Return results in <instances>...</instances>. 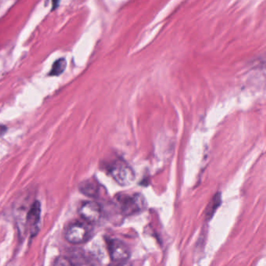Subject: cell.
<instances>
[{"mask_svg": "<svg viewBox=\"0 0 266 266\" xmlns=\"http://www.w3.org/2000/svg\"><path fill=\"white\" fill-rule=\"evenodd\" d=\"M66 67V61L63 58L57 59L52 65V70H51L49 75L59 76L64 72Z\"/></svg>", "mask_w": 266, "mask_h": 266, "instance_id": "cell-9", "label": "cell"}, {"mask_svg": "<svg viewBox=\"0 0 266 266\" xmlns=\"http://www.w3.org/2000/svg\"><path fill=\"white\" fill-rule=\"evenodd\" d=\"M5 131H6V128L5 127L0 126V136H2V134H3Z\"/></svg>", "mask_w": 266, "mask_h": 266, "instance_id": "cell-12", "label": "cell"}, {"mask_svg": "<svg viewBox=\"0 0 266 266\" xmlns=\"http://www.w3.org/2000/svg\"><path fill=\"white\" fill-rule=\"evenodd\" d=\"M109 173L120 186H128L135 180L134 170L123 161H116L111 165Z\"/></svg>", "mask_w": 266, "mask_h": 266, "instance_id": "cell-2", "label": "cell"}, {"mask_svg": "<svg viewBox=\"0 0 266 266\" xmlns=\"http://www.w3.org/2000/svg\"><path fill=\"white\" fill-rule=\"evenodd\" d=\"M120 213L125 216H133L144 211L147 207L145 197L141 194L121 195L116 198Z\"/></svg>", "mask_w": 266, "mask_h": 266, "instance_id": "cell-1", "label": "cell"}, {"mask_svg": "<svg viewBox=\"0 0 266 266\" xmlns=\"http://www.w3.org/2000/svg\"><path fill=\"white\" fill-rule=\"evenodd\" d=\"M79 191H80V193H82L85 196L89 197V198H96L99 195L100 188L95 180L89 179V180L80 183L79 185Z\"/></svg>", "mask_w": 266, "mask_h": 266, "instance_id": "cell-7", "label": "cell"}, {"mask_svg": "<svg viewBox=\"0 0 266 266\" xmlns=\"http://www.w3.org/2000/svg\"><path fill=\"white\" fill-rule=\"evenodd\" d=\"M40 217H41V204L38 201H36L33 203L27 215V225L30 227L32 235H35L38 233Z\"/></svg>", "mask_w": 266, "mask_h": 266, "instance_id": "cell-6", "label": "cell"}, {"mask_svg": "<svg viewBox=\"0 0 266 266\" xmlns=\"http://www.w3.org/2000/svg\"><path fill=\"white\" fill-rule=\"evenodd\" d=\"M54 266H72L70 259L65 256H61L55 259L53 263Z\"/></svg>", "mask_w": 266, "mask_h": 266, "instance_id": "cell-10", "label": "cell"}, {"mask_svg": "<svg viewBox=\"0 0 266 266\" xmlns=\"http://www.w3.org/2000/svg\"><path fill=\"white\" fill-rule=\"evenodd\" d=\"M91 237V229L88 224L84 223H73L65 232V238L72 245H80L84 243Z\"/></svg>", "mask_w": 266, "mask_h": 266, "instance_id": "cell-3", "label": "cell"}, {"mask_svg": "<svg viewBox=\"0 0 266 266\" xmlns=\"http://www.w3.org/2000/svg\"><path fill=\"white\" fill-rule=\"evenodd\" d=\"M70 259L72 266H79V265H88V259L86 258L85 255L81 251H75L72 253L70 257H68Z\"/></svg>", "mask_w": 266, "mask_h": 266, "instance_id": "cell-8", "label": "cell"}, {"mask_svg": "<svg viewBox=\"0 0 266 266\" xmlns=\"http://www.w3.org/2000/svg\"><path fill=\"white\" fill-rule=\"evenodd\" d=\"M102 207L95 202H87L79 209L80 217L89 224L96 223L102 217Z\"/></svg>", "mask_w": 266, "mask_h": 266, "instance_id": "cell-5", "label": "cell"}, {"mask_svg": "<svg viewBox=\"0 0 266 266\" xmlns=\"http://www.w3.org/2000/svg\"><path fill=\"white\" fill-rule=\"evenodd\" d=\"M108 249L112 261L116 263H126L130 258V251L123 241L111 239L108 241Z\"/></svg>", "mask_w": 266, "mask_h": 266, "instance_id": "cell-4", "label": "cell"}, {"mask_svg": "<svg viewBox=\"0 0 266 266\" xmlns=\"http://www.w3.org/2000/svg\"><path fill=\"white\" fill-rule=\"evenodd\" d=\"M59 0H52V9H55L59 5Z\"/></svg>", "mask_w": 266, "mask_h": 266, "instance_id": "cell-11", "label": "cell"}]
</instances>
